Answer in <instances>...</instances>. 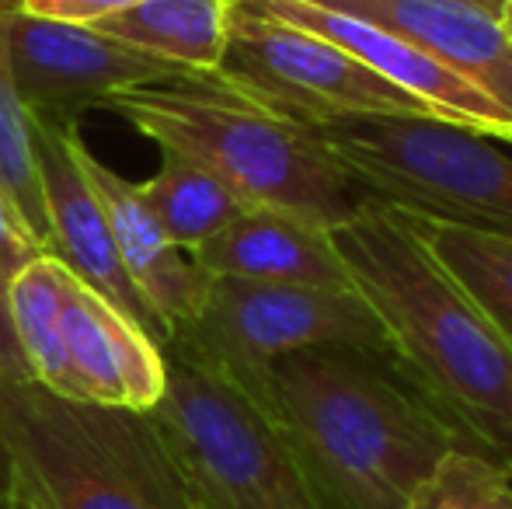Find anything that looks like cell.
Segmentation results:
<instances>
[{"label":"cell","mask_w":512,"mask_h":509,"mask_svg":"<svg viewBox=\"0 0 512 509\" xmlns=\"http://www.w3.org/2000/svg\"><path fill=\"white\" fill-rule=\"evenodd\" d=\"M35 119V154H39L42 199H46V224L53 255L74 272L81 283L102 293L115 311L143 328L157 346L168 342V332L147 307L126 265L115 248L112 227L102 210V199L91 189L81 168V126L77 119Z\"/></svg>","instance_id":"30bf717a"},{"label":"cell","mask_w":512,"mask_h":509,"mask_svg":"<svg viewBox=\"0 0 512 509\" xmlns=\"http://www.w3.org/2000/svg\"><path fill=\"white\" fill-rule=\"evenodd\" d=\"M0 381H32L25 360H21L18 342H14L11 321H7L4 290H0Z\"/></svg>","instance_id":"cb8c5ba5"},{"label":"cell","mask_w":512,"mask_h":509,"mask_svg":"<svg viewBox=\"0 0 512 509\" xmlns=\"http://www.w3.org/2000/svg\"><path fill=\"white\" fill-rule=\"evenodd\" d=\"M265 405L324 509H405L460 436L377 353L314 346L279 356Z\"/></svg>","instance_id":"7a4b0ae2"},{"label":"cell","mask_w":512,"mask_h":509,"mask_svg":"<svg viewBox=\"0 0 512 509\" xmlns=\"http://www.w3.org/2000/svg\"><path fill=\"white\" fill-rule=\"evenodd\" d=\"M230 14L234 0H140L88 28L196 77H209L220 70L227 49Z\"/></svg>","instance_id":"2e32d148"},{"label":"cell","mask_w":512,"mask_h":509,"mask_svg":"<svg viewBox=\"0 0 512 509\" xmlns=\"http://www.w3.org/2000/svg\"><path fill=\"white\" fill-rule=\"evenodd\" d=\"M136 189H140L147 210L154 213V220L161 224V231L185 252H196L213 234L234 224L241 213L255 210L227 182H220L213 171L199 168V164L185 161L178 154H168V150H161L157 175L140 182Z\"/></svg>","instance_id":"d6986e66"},{"label":"cell","mask_w":512,"mask_h":509,"mask_svg":"<svg viewBox=\"0 0 512 509\" xmlns=\"http://www.w3.org/2000/svg\"><path fill=\"white\" fill-rule=\"evenodd\" d=\"M150 408L199 509H324L272 408L182 335L161 346Z\"/></svg>","instance_id":"5b68a950"},{"label":"cell","mask_w":512,"mask_h":509,"mask_svg":"<svg viewBox=\"0 0 512 509\" xmlns=\"http://www.w3.org/2000/svg\"><path fill=\"white\" fill-rule=\"evenodd\" d=\"M499 25H502V32H506L509 46H512V0H502V11H499Z\"/></svg>","instance_id":"4316f807"},{"label":"cell","mask_w":512,"mask_h":509,"mask_svg":"<svg viewBox=\"0 0 512 509\" xmlns=\"http://www.w3.org/2000/svg\"><path fill=\"white\" fill-rule=\"evenodd\" d=\"M14 4H18V11L35 14V18L70 21V25H95V21L122 11V7L140 4V0H14Z\"/></svg>","instance_id":"603a6c76"},{"label":"cell","mask_w":512,"mask_h":509,"mask_svg":"<svg viewBox=\"0 0 512 509\" xmlns=\"http://www.w3.org/2000/svg\"><path fill=\"white\" fill-rule=\"evenodd\" d=\"M81 168L88 175L91 189L102 199V210L108 217V227H112L122 265H126V276L133 279V286L140 290V297L147 300V307L157 314V321L171 339L175 332L196 321L209 276L199 269L192 252L178 248L161 231L154 213L143 203L140 189L98 161L88 143H81Z\"/></svg>","instance_id":"5bb4252c"},{"label":"cell","mask_w":512,"mask_h":509,"mask_svg":"<svg viewBox=\"0 0 512 509\" xmlns=\"http://www.w3.org/2000/svg\"><path fill=\"white\" fill-rule=\"evenodd\" d=\"M192 258L206 276L328 286V290L349 286V276L331 248L328 227L258 206L199 245Z\"/></svg>","instance_id":"9a60e30c"},{"label":"cell","mask_w":512,"mask_h":509,"mask_svg":"<svg viewBox=\"0 0 512 509\" xmlns=\"http://www.w3.org/2000/svg\"><path fill=\"white\" fill-rule=\"evenodd\" d=\"M401 35L512 116V46L499 14L471 0H307Z\"/></svg>","instance_id":"4fadbf2b"},{"label":"cell","mask_w":512,"mask_h":509,"mask_svg":"<svg viewBox=\"0 0 512 509\" xmlns=\"http://www.w3.org/2000/svg\"><path fill=\"white\" fill-rule=\"evenodd\" d=\"M411 231L425 241L436 262L457 279V286L478 304L495 332L512 349V238L485 227L450 224L405 213Z\"/></svg>","instance_id":"ac0fdd59"},{"label":"cell","mask_w":512,"mask_h":509,"mask_svg":"<svg viewBox=\"0 0 512 509\" xmlns=\"http://www.w3.org/2000/svg\"><path fill=\"white\" fill-rule=\"evenodd\" d=\"M39 255H49V252L39 245L32 227L25 224V217H21V210L14 206V199L0 189V290Z\"/></svg>","instance_id":"7402d4cb"},{"label":"cell","mask_w":512,"mask_h":509,"mask_svg":"<svg viewBox=\"0 0 512 509\" xmlns=\"http://www.w3.org/2000/svg\"><path fill=\"white\" fill-rule=\"evenodd\" d=\"M4 509H42L39 503H35L32 496H28V489L18 482V478L11 475V492H7V506Z\"/></svg>","instance_id":"d4e9b609"},{"label":"cell","mask_w":512,"mask_h":509,"mask_svg":"<svg viewBox=\"0 0 512 509\" xmlns=\"http://www.w3.org/2000/svg\"><path fill=\"white\" fill-rule=\"evenodd\" d=\"M175 335L203 349L262 401L265 374L279 356L314 346H345L384 356L377 318L352 286L328 290L209 276L196 321Z\"/></svg>","instance_id":"ba28073f"},{"label":"cell","mask_w":512,"mask_h":509,"mask_svg":"<svg viewBox=\"0 0 512 509\" xmlns=\"http://www.w3.org/2000/svg\"><path fill=\"white\" fill-rule=\"evenodd\" d=\"M63 272L67 265L56 255H39L4 286V307L28 377L60 398L77 401L63 346Z\"/></svg>","instance_id":"e0dca14e"},{"label":"cell","mask_w":512,"mask_h":509,"mask_svg":"<svg viewBox=\"0 0 512 509\" xmlns=\"http://www.w3.org/2000/svg\"><path fill=\"white\" fill-rule=\"evenodd\" d=\"M7 492H11V464H7V454L0 450V509L7 506Z\"/></svg>","instance_id":"484cf974"},{"label":"cell","mask_w":512,"mask_h":509,"mask_svg":"<svg viewBox=\"0 0 512 509\" xmlns=\"http://www.w3.org/2000/svg\"><path fill=\"white\" fill-rule=\"evenodd\" d=\"M405 509H512V468L471 447H453L418 482Z\"/></svg>","instance_id":"44dd1931"},{"label":"cell","mask_w":512,"mask_h":509,"mask_svg":"<svg viewBox=\"0 0 512 509\" xmlns=\"http://www.w3.org/2000/svg\"><path fill=\"white\" fill-rule=\"evenodd\" d=\"M234 7L244 14H255V18L304 28L317 39H328L331 46L345 49L352 60L370 67L387 84L425 102L443 123L467 126L495 143H512V116L502 105H495L471 81L457 77L443 63L425 56L422 49H415L401 35L387 32L373 21L307 4V0H234Z\"/></svg>","instance_id":"8fae6325"},{"label":"cell","mask_w":512,"mask_h":509,"mask_svg":"<svg viewBox=\"0 0 512 509\" xmlns=\"http://www.w3.org/2000/svg\"><path fill=\"white\" fill-rule=\"evenodd\" d=\"M4 32L21 102L42 119H81L88 105L126 88L199 81L189 70L108 39L88 25L35 18L18 11V4H4Z\"/></svg>","instance_id":"9c48e42d"},{"label":"cell","mask_w":512,"mask_h":509,"mask_svg":"<svg viewBox=\"0 0 512 509\" xmlns=\"http://www.w3.org/2000/svg\"><path fill=\"white\" fill-rule=\"evenodd\" d=\"M0 450L42 509H199L150 412L0 381Z\"/></svg>","instance_id":"3957f363"},{"label":"cell","mask_w":512,"mask_h":509,"mask_svg":"<svg viewBox=\"0 0 512 509\" xmlns=\"http://www.w3.org/2000/svg\"><path fill=\"white\" fill-rule=\"evenodd\" d=\"M304 129L370 199L512 238V157L488 136L432 116H363Z\"/></svg>","instance_id":"8992f818"},{"label":"cell","mask_w":512,"mask_h":509,"mask_svg":"<svg viewBox=\"0 0 512 509\" xmlns=\"http://www.w3.org/2000/svg\"><path fill=\"white\" fill-rule=\"evenodd\" d=\"M133 123L161 150L213 171L248 206L335 227L366 203V192L307 133L262 109L206 88H126L98 102Z\"/></svg>","instance_id":"277c9868"},{"label":"cell","mask_w":512,"mask_h":509,"mask_svg":"<svg viewBox=\"0 0 512 509\" xmlns=\"http://www.w3.org/2000/svg\"><path fill=\"white\" fill-rule=\"evenodd\" d=\"M471 4L485 7V11H492V14H499V11H502V0H471Z\"/></svg>","instance_id":"83f0119b"},{"label":"cell","mask_w":512,"mask_h":509,"mask_svg":"<svg viewBox=\"0 0 512 509\" xmlns=\"http://www.w3.org/2000/svg\"><path fill=\"white\" fill-rule=\"evenodd\" d=\"M63 346L77 401L150 412L164 391L161 346L136 321L63 272Z\"/></svg>","instance_id":"7c38bea8"},{"label":"cell","mask_w":512,"mask_h":509,"mask_svg":"<svg viewBox=\"0 0 512 509\" xmlns=\"http://www.w3.org/2000/svg\"><path fill=\"white\" fill-rule=\"evenodd\" d=\"M251 109L293 126H321L363 116H432L425 102L387 84L345 49L304 28L265 21L234 7L220 70L199 77Z\"/></svg>","instance_id":"52a82bcc"},{"label":"cell","mask_w":512,"mask_h":509,"mask_svg":"<svg viewBox=\"0 0 512 509\" xmlns=\"http://www.w3.org/2000/svg\"><path fill=\"white\" fill-rule=\"evenodd\" d=\"M4 4L0 0V189L14 199L25 224L39 238V245L53 255L46 224V199H42V175L39 154H35V119L28 105L21 102L18 84L11 74V56H7V32H4Z\"/></svg>","instance_id":"ffe728a7"},{"label":"cell","mask_w":512,"mask_h":509,"mask_svg":"<svg viewBox=\"0 0 512 509\" xmlns=\"http://www.w3.org/2000/svg\"><path fill=\"white\" fill-rule=\"evenodd\" d=\"M328 238L394 374L464 447L512 468V349L492 321L394 206L366 199Z\"/></svg>","instance_id":"6da1fadb"}]
</instances>
